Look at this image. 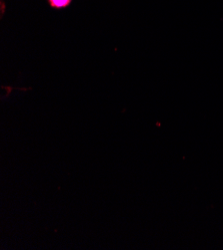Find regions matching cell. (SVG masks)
I'll list each match as a JSON object with an SVG mask.
<instances>
[{"label": "cell", "mask_w": 223, "mask_h": 250, "mask_svg": "<svg viewBox=\"0 0 223 250\" xmlns=\"http://www.w3.org/2000/svg\"><path fill=\"white\" fill-rule=\"evenodd\" d=\"M46 3L49 8L56 11H61L68 9L72 5L73 0H46Z\"/></svg>", "instance_id": "obj_1"}]
</instances>
